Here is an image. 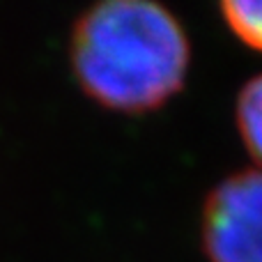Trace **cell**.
<instances>
[{
    "label": "cell",
    "mask_w": 262,
    "mask_h": 262,
    "mask_svg": "<svg viewBox=\"0 0 262 262\" xmlns=\"http://www.w3.org/2000/svg\"><path fill=\"white\" fill-rule=\"evenodd\" d=\"M237 129L249 154L262 166V74L251 78L237 97Z\"/></svg>",
    "instance_id": "obj_3"
},
{
    "label": "cell",
    "mask_w": 262,
    "mask_h": 262,
    "mask_svg": "<svg viewBox=\"0 0 262 262\" xmlns=\"http://www.w3.org/2000/svg\"><path fill=\"white\" fill-rule=\"evenodd\" d=\"M221 14L228 28L244 41L246 46L262 51V3L230 0L221 5Z\"/></svg>",
    "instance_id": "obj_4"
},
{
    "label": "cell",
    "mask_w": 262,
    "mask_h": 262,
    "mask_svg": "<svg viewBox=\"0 0 262 262\" xmlns=\"http://www.w3.org/2000/svg\"><path fill=\"white\" fill-rule=\"evenodd\" d=\"M191 46L177 16L149 0H104L72 30L81 90L120 113H147L182 90Z\"/></svg>",
    "instance_id": "obj_1"
},
{
    "label": "cell",
    "mask_w": 262,
    "mask_h": 262,
    "mask_svg": "<svg viewBox=\"0 0 262 262\" xmlns=\"http://www.w3.org/2000/svg\"><path fill=\"white\" fill-rule=\"evenodd\" d=\"M200 232L209 262H262V170L219 182L205 198Z\"/></svg>",
    "instance_id": "obj_2"
}]
</instances>
